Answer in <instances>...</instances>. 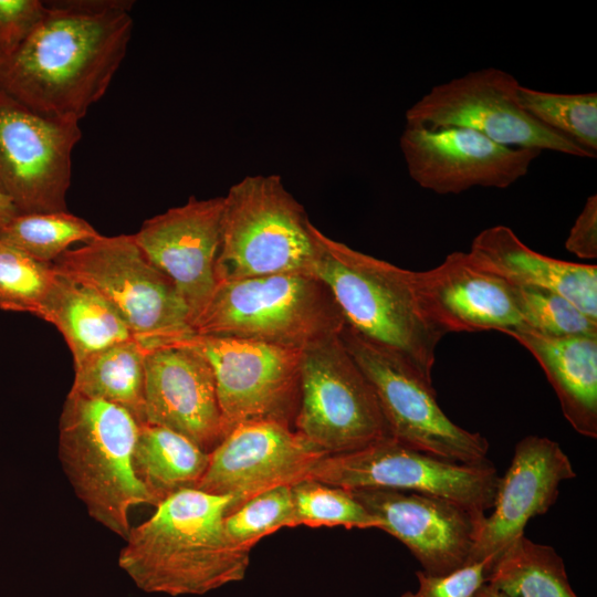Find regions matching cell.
<instances>
[{
    "mask_svg": "<svg viewBox=\"0 0 597 597\" xmlns=\"http://www.w3.org/2000/svg\"><path fill=\"white\" fill-rule=\"evenodd\" d=\"M312 273L332 294L345 324L400 355L432 383L436 350L444 336L426 316L415 271L359 252L312 224Z\"/></svg>",
    "mask_w": 597,
    "mask_h": 597,
    "instance_id": "cell-3",
    "label": "cell"
},
{
    "mask_svg": "<svg viewBox=\"0 0 597 597\" xmlns=\"http://www.w3.org/2000/svg\"><path fill=\"white\" fill-rule=\"evenodd\" d=\"M474 597H506L503 593L499 591L498 589L493 588L489 584H484L480 587V589L476 591Z\"/></svg>",
    "mask_w": 597,
    "mask_h": 597,
    "instance_id": "cell-37",
    "label": "cell"
},
{
    "mask_svg": "<svg viewBox=\"0 0 597 597\" xmlns=\"http://www.w3.org/2000/svg\"><path fill=\"white\" fill-rule=\"evenodd\" d=\"M56 274L52 263L0 243V308L40 316Z\"/></svg>",
    "mask_w": 597,
    "mask_h": 597,
    "instance_id": "cell-30",
    "label": "cell"
},
{
    "mask_svg": "<svg viewBox=\"0 0 597 597\" xmlns=\"http://www.w3.org/2000/svg\"><path fill=\"white\" fill-rule=\"evenodd\" d=\"M133 463L138 479L159 503L196 488L209 463V452L165 427L139 423Z\"/></svg>",
    "mask_w": 597,
    "mask_h": 597,
    "instance_id": "cell-24",
    "label": "cell"
},
{
    "mask_svg": "<svg viewBox=\"0 0 597 597\" xmlns=\"http://www.w3.org/2000/svg\"><path fill=\"white\" fill-rule=\"evenodd\" d=\"M341 339L371 385L389 436L429 455L463 464H484L489 441L454 423L437 401L433 383L426 380L397 353L347 326Z\"/></svg>",
    "mask_w": 597,
    "mask_h": 597,
    "instance_id": "cell-8",
    "label": "cell"
},
{
    "mask_svg": "<svg viewBox=\"0 0 597 597\" xmlns=\"http://www.w3.org/2000/svg\"><path fill=\"white\" fill-rule=\"evenodd\" d=\"M310 478L347 490L388 489L434 495L480 516L492 509L500 480L491 462L446 461L391 437L356 451L325 455Z\"/></svg>",
    "mask_w": 597,
    "mask_h": 597,
    "instance_id": "cell-11",
    "label": "cell"
},
{
    "mask_svg": "<svg viewBox=\"0 0 597 597\" xmlns=\"http://www.w3.org/2000/svg\"><path fill=\"white\" fill-rule=\"evenodd\" d=\"M574 478L573 464L558 442L535 434L521 439L500 476L493 511L483 521L469 564L496 556L523 535L531 519L554 505L561 483Z\"/></svg>",
    "mask_w": 597,
    "mask_h": 597,
    "instance_id": "cell-19",
    "label": "cell"
},
{
    "mask_svg": "<svg viewBox=\"0 0 597 597\" xmlns=\"http://www.w3.org/2000/svg\"><path fill=\"white\" fill-rule=\"evenodd\" d=\"M48 9L40 0H0V59L12 53Z\"/></svg>",
    "mask_w": 597,
    "mask_h": 597,
    "instance_id": "cell-34",
    "label": "cell"
},
{
    "mask_svg": "<svg viewBox=\"0 0 597 597\" xmlns=\"http://www.w3.org/2000/svg\"><path fill=\"white\" fill-rule=\"evenodd\" d=\"M146 353L133 339L88 356L74 365L71 391L117 405L143 423Z\"/></svg>",
    "mask_w": 597,
    "mask_h": 597,
    "instance_id": "cell-25",
    "label": "cell"
},
{
    "mask_svg": "<svg viewBox=\"0 0 597 597\" xmlns=\"http://www.w3.org/2000/svg\"><path fill=\"white\" fill-rule=\"evenodd\" d=\"M18 214L11 201L0 190V228L9 223Z\"/></svg>",
    "mask_w": 597,
    "mask_h": 597,
    "instance_id": "cell-36",
    "label": "cell"
},
{
    "mask_svg": "<svg viewBox=\"0 0 597 597\" xmlns=\"http://www.w3.org/2000/svg\"><path fill=\"white\" fill-rule=\"evenodd\" d=\"M98 235L90 222L69 210L18 214L0 228V243L44 263H53L73 243Z\"/></svg>",
    "mask_w": 597,
    "mask_h": 597,
    "instance_id": "cell-27",
    "label": "cell"
},
{
    "mask_svg": "<svg viewBox=\"0 0 597 597\" xmlns=\"http://www.w3.org/2000/svg\"><path fill=\"white\" fill-rule=\"evenodd\" d=\"M565 248L579 259L597 258V196L595 193L586 199L569 230Z\"/></svg>",
    "mask_w": 597,
    "mask_h": 597,
    "instance_id": "cell-35",
    "label": "cell"
},
{
    "mask_svg": "<svg viewBox=\"0 0 597 597\" xmlns=\"http://www.w3.org/2000/svg\"><path fill=\"white\" fill-rule=\"evenodd\" d=\"M52 264L57 273L108 301L146 349L195 334L176 286L150 263L133 234H100L66 250Z\"/></svg>",
    "mask_w": 597,
    "mask_h": 597,
    "instance_id": "cell-7",
    "label": "cell"
},
{
    "mask_svg": "<svg viewBox=\"0 0 597 597\" xmlns=\"http://www.w3.org/2000/svg\"><path fill=\"white\" fill-rule=\"evenodd\" d=\"M325 455L286 423L245 422L230 430L209 452L207 470L196 489L230 496L231 512L265 491L310 478Z\"/></svg>",
    "mask_w": 597,
    "mask_h": 597,
    "instance_id": "cell-14",
    "label": "cell"
},
{
    "mask_svg": "<svg viewBox=\"0 0 597 597\" xmlns=\"http://www.w3.org/2000/svg\"><path fill=\"white\" fill-rule=\"evenodd\" d=\"M399 144L411 179L438 195L474 187L505 189L523 178L542 153L506 147L463 127L406 125Z\"/></svg>",
    "mask_w": 597,
    "mask_h": 597,
    "instance_id": "cell-15",
    "label": "cell"
},
{
    "mask_svg": "<svg viewBox=\"0 0 597 597\" xmlns=\"http://www.w3.org/2000/svg\"><path fill=\"white\" fill-rule=\"evenodd\" d=\"M232 499L196 488L179 490L132 526L118 554L119 568L143 591L203 595L245 577L250 551L224 528Z\"/></svg>",
    "mask_w": 597,
    "mask_h": 597,
    "instance_id": "cell-2",
    "label": "cell"
},
{
    "mask_svg": "<svg viewBox=\"0 0 597 597\" xmlns=\"http://www.w3.org/2000/svg\"><path fill=\"white\" fill-rule=\"evenodd\" d=\"M506 335L526 348L544 370L573 429L597 438V337L552 336L519 328Z\"/></svg>",
    "mask_w": 597,
    "mask_h": 597,
    "instance_id": "cell-22",
    "label": "cell"
},
{
    "mask_svg": "<svg viewBox=\"0 0 597 597\" xmlns=\"http://www.w3.org/2000/svg\"><path fill=\"white\" fill-rule=\"evenodd\" d=\"M312 224L279 175L244 177L223 196L218 283L312 273Z\"/></svg>",
    "mask_w": 597,
    "mask_h": 597,
    "instance_id": "cell-6",
    "label": "cell"
},
{
    "mask_svg": "<svg viewBox=\"0 0 597 597\" xmlns=\"http://www.w3.org/2000/svg\"><path fill=\"white\" fill-rule=\"evenodd\" d=\"M39 317L61 332L74 365L109 346L136 339L117 310L98 292L60 273Z\"/></svg>",
    "mask_w": 597,
    "mask_h": 597,
    "instance_id": "cell-23",
    "label": "cell"
},
{
    "mask_svg": "<svg viewBox=\"0 0 597 597\" xmlns=\"http://www.w3.org/2000/svg\"><path fill=\"white\" fill-rule=\"evenodd\" d=\"M177 342L191 347L209 364L224 436L251 421L272 420L294 428L302 350L196 333Z\"/></svg>",
    "mask_w": 597,
    "mask_h": 597,
    "instance_id": "cell-12",
    "label": "cell"
},
{
    "mask_svg": "<svg viewBox=\"0 0 597 597\" xmlns=\"http://www.w3.org/2000/svg\"><path fill=\"white\" fill-rule=\"evenodd\" d=\"M139 422L126 409L69 392L59 421L62 469L88 515L125 540L130 511L158 502L133 463Z\"/></svg>",
    "mask_w": 597,
    "mask_h": 597,
    "instance_id": "cell-4",
    "label": "cell"
},
{
    "mask_svg": "<svg viewBox=\"0 0 597 597\" xmlns=\"http://www.w3.org/2000/svg\"><path fill=\"white\" fill-rule=\"evenodd\" d=\"M294 429L326 455L390 437L376 394L339 335L302 350Z\"/></svg>",
    "mask_w": 597,
    "mask_h": 597,
    "instance_id": "cell-9",
    "label": "cell"
},
{
    "mask_svg": "<svg viewBox=\"0 0 597 597\" xmlns=\"http://www.w3.org/2000/svg\"><path fill=\"white\" fill-rule=\"evenodd\" d=\"M486 584L506 597H578L555 548L524 534L495 556Z\"/></svg>",
    "mask_w": 597,
    "mask_h": 597,
    "instance_id": "cell-26",
    "label": "cell"
},
{
    "mask_svg": "<svg viewBox=\"0 0 597 597\" xmlns=\"http://www.w3.org/2000/svg\"><path fill=\"white\" fill-rule=\"evenodd\" d=\"M223 197L197 199L144 221L133 234L150 263L176 286L191 324L218 285Z\"/></svg>",
    "mask_w": 597,
    "mask_h": 597,
    "instance_id": "cell-16",
    "label": "cell"
},
{
    "mask_svg": "<svg viewBox=\"0 0 597 597\" xmlns=\"http://www.w3.org/2000/svg\"><path fill=\"white\" fill-rule=\"evenodd\" d=\"M522 107L538 123L596 156L597 93H554L520 85Z\"/></svg>",
    "mask_w": 597,
    "mask_h": 597,
    "instance_id": "cell-28",
    "label": "cell"
},
{
    "mask_svg": "<svg viewBox=\"0 0 597 597\" xmlns=\"http://www.w3.org/2000/svg\"><path fill=\"white\" fill-rule=\"evenodd\" d=\"M291 492L298 525L380 530L378 519L355 499L350 490L307 478L293 484Z\"/></svg>",
    "mask_w": 597,
    "mask_h": 597,
    "instance_id": "cell-29",
    "label": "cell"
},
{
    "mask_svg": "<svg viewBox=\"0 0 597 597\" xmlns=\"http://www.w3.org/2000/svg\"><path fill=\"white\" fill-rule=\"evenodd\" d=\"M495 556L467 564L446 575H430L417 570L419 588L405 591L401 597H474L486 583L488 573Z\"/></svg>",
    "mask_w": 597,
    "mask_h": 597,
    "instance_id": "cell-33",
    "label": "cell"
},
{
    "mask_svg": "<svg viewBox=\"0 0 597 597\" xmlns=\"http://www.w3.org/2000/svg\"><path fill=\"white\" fill-rule=\"evenodd\" d=\"M519 81L498 67L465 73L434 85L405 113L406 125L473 129L511 148L596 156L533 118L520 104Z\"/></svg>",
    "mask_w": 597,
    "mask_h": 597,
    "instance_id": "cell-10",
    "label": "cell"
},
{
    "mask_svg": "<svg viewBox=\"0 0 597 597\" xmlns=\"http://www.w3.org/2000/svg\"><path fill=\"white\" fill-rule=\"evenodd\" d=\"M472 262L516 286L553 291L597 321V265L554 259L525 245L512 229L494 226L472 240Z\"/></svg>",
    "mask_w": 597,
    "mask_h": 597,
    "instance_id": "cell-21",
    "label": "cell"
},
{
    "mask_svg": "<svg viewBox=\"0 0 597 597\" xmlns=\"http://www.w3.org/2000/svg\"><path fill=\"white\" fill-rule=\"evenodd\" d=\"M384 531L400 541L422 572L446 575L467 564L486 515L449 500L411 491L350 490Z\"/></svg>",
    "mask_w": 597,
    "mask_h": 597,
    "instance_id": "cell-17",
    "label": "cell"
},
{
    "mask_svg": "<svg viewBox=\"0 0 597 597\" xmlns=\"http://www.w3.org/2000/svg\"><path fill=\"white\" fill-rule=\"evenodd\" d=\"M78 123L43 117L0 91V190L19 214L66 211Z\"/></svg>",
    "mask_w": 597,
    "mask_h": 597,
    "instance_id": "cell-13",
    "label": "cell"
},
{
    "mask_svg": "<svg viewBox=\"0 0 597 597\" xmlns=\"http://www.w3.org/2000/svg\"><path fill=\"white\" fill-rule=\"evenodd\" d=\"M345 320L312 273L219 282L192 324L198 335L248 339L303 350L339 335Z\"/></svg>",
    "mask_w": 597,
    "mask_h": 597,
    "instance_id": "cell-5",
    "label": "cell"
},
{
    "mask_svg": "<svg viewBox=\"0 0 597 597\" xmlns=\"http://www.w3.org/2000/svg\"><path fill=\"white\" fill-rule=\"evenodd\" d=\"M298 525L291 486H279L248 500L227 513L224 528L239 547L250 551L260 540Z\"/></svg>",
    "mask_w": 597,
    "mask_h": 597,
    "instance_id": "cell-31",
    "label": "cell"
},
{
    "mask_svg": "<svg viewBox=\"0 0 597 597\" xmlns=\"http://www.w3.org/2000/svg\"><path fill=\"white\" fill-rule=\"evenodd\" d=\"M415 286L423 313L443 335L525 327L513 285L476 266L468 252L415 271Z\"/></svg>",
    "mask_w": 597,
    "mask_h": 597,
    "instance_id": "cell-20",
    "label": "cell"
},
{
    "mask_svg": "<svg viewBox=\"0 0 597 597\" xmlns=\"http://www.w3.org/2000/svg\"><path fill=\"white\" fill-rule=\"evenodd\" d=\"M132 3H46L27 39L0 59V91L43 117L78 123L105 95L127 53Z\"/></svg>",
    "mask_w": 597,
    "mask_h": 597,
    "instance_id": "cell-1",
    "label": "cell"
},
{
    "mask_svg": "<svg viewBox=\"0 0 597 597\" xmlns=\"http://www.w3.org/2000/svg\"><path fill=\"white\" fill-rule=\"evenodd\" d=\"M524 328L552 336L597 337V321L553 291L513 285Z\"/></svg>",
    "mask_w": 597,
    "mask_h": 597,
    "instance_id": "cell-32",
    "label": "cell"
},
{
    "mask_svg": "<svg viewBox=\"0 0 597 597\" xmlns=\"http://www.w3.org/2000/svg\"><path fill=\"white\" fill-rule=\"evenodd\" d=\"M144 422L170 429L207 452L224 437L212 370L186 344L147 349Z\"/></svg>",
    "mask_w": 597,
    "mask_h": 597,
    "instance_id": "cell-18",
    "label": "cell"
}]
</instances>
